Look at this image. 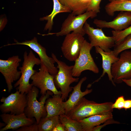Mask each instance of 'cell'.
Instances as JSON below:
<instances>
[{
  "label": "cell",
  "mask_w": 131,
  "mask_h": 131,
  "mask_svg": "<svg viewBox=\"0 0 131 131\" xmlns=\"http://www.w3.org/2000/svg\"><path fill=\"white\" fill-rule=\"evenodd\" d=\"M113 103H98L83 97L77 105L66 115L69 118L78 121L90 116L112 113Z\"/></svg>",
  "instance_id": "1"
},
{
  "label": "cell",
  "mask_w": 131,
  "mask_h": 131,
  "mask_svg": "<svg viewBox=\"0 0 131 131\" xmlns=\"http://www.w3.org/2000/svg\"><path fill=\"white\" fill-rule=\"evenodd\" d=\"M52 57L57 63L58 69L57 73L54 76V82L56 88L60 89L61 93V98L64 101L66 100L69 93L73 89L70 85L74 82H78L79 78L74 77L72 75L73 65L69 66L65 63L58 59L53 53Z\"/></svg>",
  "instance_id": "2"
},
{
  "label": "cell",
  "mask_w": 131,
  "mask_h": 131,
  "mask_svg": "<svg viewBox=\"0 0 131 131\" xmlns=\"http://www.w3.org/2000/svg\"><path fill=\"white\" fill-rule=\"evenodd\" d=\"M24 61L22 66L19 69L21 73L19 79L14 84V87L22 94H27L31 89L33 84L29 83L31 77L37 71L33 68L35 65H41L40 59L36 57L32 51L30 50L28 54L26 51L24 53Z\"/></svg>",
  "instance_id": "3"
},
{
  "label": "cell",
  "mask_w": 131,
  "mask_h": 131,
  "mask_svg": "<svg viewBox=\"0 0 131 131\" xmlns=\"http://www.w3.org/2000/svg\"><path fill=\"white\" fill-rule=\"evenodd\" d=\"M39 90L37 87L33 86L31 89L27 94V105L24 113L30 118H34L38 124L41 118L46 117L47 112L45 106L46 100L50 95L53 94L51 91L48 90L44 95H41L38 101Z\"/></svg>",
  "instance_id": "4"
},
{
  "label": "cell",
  "mask_w": 131,
  "mask_h": 131,
  "mask_svg": "<svg viewBox=\"0 0 131 131\" xmlns=\"http://www.w3.org/2000/svg\"><path fill=\"white\" fill-rule=\"evenodd\" d=\"M97 14L91 11H86L76 16L71 13L63 22L59 32L55 33H49L45 35L56 34L57 36H62L72 32L79 33L84 36L85 34L83 28L85 23L89 18H92L96 16Z\"/></svg>",
  "instance_id": "5"
},
{
  "label": "cell",
  "mask_w": 131,
  "mask_h": 131,
  "mask_svg": "<svg viewBox=\"0 0 131 131\" xmlns=\"http://www.w3.org/2000/svg\"><path fill=\"white\" fill-rule=\"evenodd\" d=\"M92 49L90 43L85 40L82 45L79 55L73 65L72 75L74 77L80 76L82 72L86 70L95 74L99 73V69L90 53Z\"/></svg>",
  "instance_id": "6"
},
{
  "label": "cell",
  "mask_w": 131,
  "mask_h": 131,
  "mask_svg": "<svg viewBox=\"0 0 131 131\" xmlns=\"http://www.w3.org/2000/svg\"><path fill=\"white\" fill-rule=\"evenodd\" d=\"M26 94H22L18 90L7 97H2L0 101V110L2 113L19 115L24 113L27 106Z\"/></svg>",
  "instance_id": "7"
},
{
  "label": "cell",
  "mask_w": 131,
  "mask_h": 131,
  "mask_svg": "<svg viewBox=\"0 0 131 131\" xmlns=\"http://www.w3.org/2000/svg\"><path fill=\"white\" fill-rule=\"evenodd\" d=\"M111 73L115 83H121L123 80L131 79V50L121 52L119 60L112 65Z\"/></svg>",
  "instance_id": "8"
},
{
  "label": "cell",
  "mask_w": 131,
  "mask_h": 131,
  "mask_svg": "<svg viewBox=\"0 0 131 131\" xmlns=\"http://www.w3.org/2000/svg\"><path fill=\"white\" fill-rule=\"evenodd\" d=\"M85 34L87 35L92 48L98 46L104 51L107 52L111 50L115 44L113 37L106 35L102 28H95L86 21L83 26Z\"/></svg>",
  "instance_id": "9"
},
{
  "label": "cell",
  "mask_w": 131,
  "mask_h": 131,
  "mask_svg": "<svg viewBox=\"0 0 131 131\" xmlns=\"http://www.w3.org/2000/svg\"><path fill=\"white\" fill-rule=\"evenodd\" d=\"M61 47L65 57L70 61H75L78 57L82 45L84 40L83 36L72 32L65 35Z\"/></svg>",
  "instance_id": "10"
},
{
  "label": "cell",
  "mask_w": 131,
  "mask_h": 131,
  "mask_svg": "<svg viewBox=\"0 0 131 131\" xmlns=\"http://www.w3.org/2000/svg\"><path fill=\"white\" fill-rule=\"evenodd\" d=\"M40 65L39 71H36L31 78L33 86L40 90L41 95H45L48 90L51 91L54 95H61L60 91H58L55 86L54 76L49 73L44 66Z\"/></svg>",
  "instance_id": "11"
},
{
  "label": "cell",
  "mask_w": 131,
  "mask_h": 131,
  "mask_svg": "<svg viewBox=\"0 0 131 131\" xmlns=\"http://www.w3.org/2000/svg\"><path fill=\"white\" fill-rule=\"evenodd\" d=\"M21 59L18 56H13L6 60L0 59V72L4 76L8 92L13 89L12 83L18 80L21 75L17 70Z\"/></svg>",
  "instance_id": "12"
},
{
  "label": "cell",
  "mask_w": 131,
  "mask_h": 131,
  "mask_svg": "<svg viewBox=\"0 0 131 131\" xmlns=\"http://www.w3.org/2000/svg\"><path fill=\"white\" fill-rule=\"evenodd\" d=\"M15 43L8 44L4 45L6 46L15 45H22L27 46L36 52L39 57L41 62V64L44 66L49 73L53 75H55L57 73L58 69L54 66L56 62L52 57H49L47 55L45 48L38 43L37 38L34 37L29 41H26L22 42H19L15 40Z\"/></svg>",
  "instance_id": "13"
},
{
  "label": "cell",
  "mask_w": 131,
  "mask_h": 131,
  "mask_svg": "<svg viewBox=\"0 0 131 131\" xmlns=\"http://www.w3.org/2000/svg\"><path fill=\"white\" fill-rule=\"evenodd\" d=\"M93 23L100 28H110L115 31L124 30L131 25V12L121 11L110 21L95 19Z\"/></svg>",
  "instance_id": "14"
},
{
  "label": "cell",
  "mask_w": 131,
  "mask_h": 131,
  "mask_svg": "<svg viewBox=\"0 0 131 131\" xmlns=\"http://www.w3.org/2000/svg\"><path fill=\"white\" fill-rule=\"evenodd\" d=\"M0 116L6 124L5 126L0 128V131L11 129L16 130L21 127L30 125L36 122L34 118L28 117L24 113L19 115L2 113Z\"/></svg>",
  "instance_id": "15"
},
{
  "label": "cell",
  "mask_w": 131,
  "mask_h": 131,
  "mask_svg": "<svg viewBox=\"0 0 131 131\" xmlns=\"http://www.w3.org/2000/svg\"><path fill=\"white\" fill-rule=\"evenodd\" d=\"M95 47L96 52L100 54L102 57L103 72L99 78L92 83L89 84L87 86V88H90L92 84L99 81L106 74H107L109 80L111 82L114 86H115V84L113 79L111 68L112 64L117 61L119 57L115 55L113 50H111L109 51L106 52L102 50L98 46H96Z\"/></svg>",
  "instance_id": "16"
},
{
  "label": "cell",
  "mask_w": 131,
  "mask_h": 131,
  "mask_svg": "<svg viewBox=\"0 0 131 131\" xmlns=\"http://www.w3.org/2000/svg\"><path fill=\"white\" fill-rule=\"evenodd\" d=\"M87 79L86 77L82 78L77 85L72 87L73 90L69 96V98L67 100L63 102L66 114L73 109L84 96L92 92V89H87L84 91L81 90L82 85Z\"/></svg>",
  "instance_id": "17"
},
{
  "label": "cell",
  "mask_w": 131,
  "mask_h": 131,
  "mask_svg": "<svg viewBox=\"0 0 131 131\" xmlns=\"http://www.w3.org/2000/svg\"><path fill=\"white\" fill-rule=\"evenodd\" d=\"M64 101L61 95H54L46 100L45 106L47 112L46 117H48L65 114Z\"/></svg>",
  "instance_id": "18"
},
{
  "label": "cell",
  "mask_w": 131,
  "mask_h": 131,
  "mask_svg": "<svg viewBox=\"0 0 131 131\" xmlns=\"http://www.w3.org/2000/svg\"><path fill=\"white\" fill-rule=\"evenodd\" d=\"M112 113L96 115L87 117L79 121L82 131H92L95 127L102 123L106 120L113 118Z\"/></svg>",
  "instance_id": "19"
},
{
  "label": "cell",
  "mask_w": 131,
  "mask_h": 131,
  "mask_svg": "<svg viewBox=\"0 0 131 131\" xmlns=\"http://www.w3.org/2000/svg\"><path fill=\"white\" fill-rule=\"evenodd\" d=\"M63 5L69 8L74 15L82 14L86 11L91 0H59Z\"/></svg>",
  "instance_id": "20"
},
{
  "label": "cell",
  "mask_w": 131,
  "mask_h": 131,
  "mask_svg": "<svg viewBox=\"0 0 131 131\" xmlns=\"http://www.w3.org/2000/svg\"><path fill=\"white\" fill-rule=\"evenodd\" d=\"M53 8L51 13L49 15L41 18V21L46 20L47 22L45 26L44 30H48L49 32L52 29L53 24V20L56 15L61 13H71V11L68 8L62 5L59 0H52Z\"/></svg>",
  "instance_id": "21"
},
{
  "label": "cell",
  "mask_w": 131,
  "mask_h": 131,
  "mask_svg": "<svg viewBox=\"0 0 131 131\" xmlns=\"http://www.w3.org/2000/svg\"><path fill=\"white\" fill-rule=\"evenodd\" d=\"M105 9L106 13L113 16L115 12L127 11L131 12V0H119L107 4Z\"/></svg>",
  "instance_id": "22"
},
{
  "label": "cell",
  "mask_w": 131,
  "mask_h": 131,
  "mask_svg": "<svg viewBox=\"0 0 131 131\" xmlns=\"http://www.w3.org/2000/svg\"><path fill=\"white\" fill-rule=\"evenodd\" d=\"M59 122V116L42 118L38 124V131H52Z\"/></svg>",
  "instance_id": "23"
},
{
  "label": "cell",
  "mask_w": 131,
  "mask_h": 131,
  "mask_svg": "<svg viewBox=\"0 0 131 131\" xmlns=\"http://www.w3.org/2000/svg\"><path fill=\"white\" fill-rule=\"evenodd\" d=\"M59 119L60 122L65 127L66 131H82L80 123L69 118L66 114L59 116Z\"/></svg>",
  "instance_id": "24"
},
{
  "label": "cell",
  "mask_w": 131,
  "mask_h": 131,
  "mask_svg": "<svg viewBox=\"0 0 131 131\" xmlns=\"http://www.w3.org/2000/svg\"><path fill=\"white\" fill-rule=\"evenodd\" d=\"M114 47L113 51L115 55L117 57L122 51L131 49V34L119 43L115 44Z\"/></svg>",
  "instance_id": "25"
},
{
  "label": "cell",
  "mask_w": 131,
  "mask_h": 131,
  "mask_svg": "<svg viewBox=\"0 0 131 131\" xmlns=\"http://www.w3.org/2000/svg\"><path fill=\"white\" fill-rule=\"evenodd\" d=\"M112 36L115 41V44H118L126 37L131 34V25L126 29L120 31H112Z\"/></svg>",
  "instance_id": "26"
},
{
  "label": "cell",
  "mask_w": 131,
  "mask_h": 131,
  "mask_svg": "<svg viewBox=\"0 0 131 131\" xmlns=\"http://www.w3.org/2000/svg\"><path fill=\"white\" fill-rule=\"evenodd\" d=\"M101 0H91L86 11H91L97 14L99 13L100 8V4Z\"/></svg>",
  "instance_id": "27"
},
{
  "label": "cell",
  "mask_w": 131,
  "mask_h": 131,
  "mask_svg": "<svg viewBox=\"0 0 131 131\" xmlns=\"http://www.w3.org/2000/svg\"><path fill=\"white\" fill-rule=\"evenodd\" d=\"M120 123L112 118L109 119L101 124L94 127L92 129V131H100L103 128L108 124H119Z\"/></svg>",
  "instance_id": "28"
},
{
  "label": "cell",
  "mask_w": 131,
  "mask_h": 131,
  "mask_svg": "<svg viewBox=\"0 0 131 131\" xmlns=\"http://www.w3.org/2000/svg\"><path fill=\"white\" fill-rule=\"evenodd\" d=\"M125 100L124 97L122 96L119 97L112 105V108L120 110L123 108Z\"/></svg>",
  "instance_id": "29"
},
{
  "label": "cell",
  "mask_w": 131,
  "mask_h": 131,
  "mask_svg": "<svg viewBox=\"0 0 131 131\" xmlns=\"http://www.w3.org/2000/svg\"><path fill=\"white\" fill-rule=\"evenodd\" d=\"M16 131H38V124L36 122L30 125L21 127Z\"/></svg>",
  "instance_id": "30"
},
{
  "label": "cell",
  "mask_w": 131,
  "mask_h": 131,
  "mask_svg": "<svg viewBox=\"0 0 131 131\" xmlns=\"http://www.w3.org/2000/svg\"><path fill=\"white\" fill-rule=\"evenodd\" d=\"M52 131H66L64 126L60 122L54 127Z\"/></svg>",
  "instance_id": "31"
},
{
  "label": "cell",
  "mask_w": 131,
  "mask_h": 131,
  "mask_svg": "<svg viewBox=\"0 0 131 131\" xmlns=\"http://www.w3.org/2000/svg\"><path fill=\"white\" fill-rule=\"evenodd\" d=\"M131 108V100L128 99L125 100L123 108L125 110Z\"/></svg>",
  "instance_id": "32"
},
{
  "label": "cell",
  "mask_w": 131,
  "mask_h": 131,
  "mask_svg": "<svg viewBox=\"0 0 131 131\" xmlns=\"http://www.w3.org/2000/svg\"><path fill=\"white\" fill-rule=\"evenodd\" d=\"M123 82L127 85L131 87V79L127 80H123Z\"/></svg>",
  "instance_id": "33"
},
{
  "label": "cell",
  "mask_w": 131,
  "mask_h": 131,
  "mask_svg": "<svg viewBox=\"0 0 131 131\" xmlns=\"http://www.w3.org/2000/svg\"><path fill=\"white\" fill-rule=\"evenodd\" d=\"M6 125V124L5 123H3L0 122V128H1L2 127H4Z\"/></svg>",
  "instance_id": "34"
},
{
  "label": "cell",
  "mask_w": 131,
  "mask_h": 131,
  "mask_svg": "<svg viewBox=\"0 0 131 131\" xmlns=\"http://www.w3.org/2000/svg\"><path fill=\"white\" fill-rule=\"evenodd\" d=\"M110 2H113L114 1H118L119 0H108Z\"/></svg>",
  "instance_id": "35"
}]
</instances>
